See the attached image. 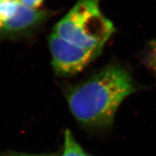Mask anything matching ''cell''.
Returning <instances> with one entry per match:
<instances>
[{
	"instance_id": "52a82bcc",
	"label": "cell",
	"mask_w": 156,
	"mask_h": 156,
	"mask_svg": "<svg viewBox=\"0 0 156 156\" xmlns=\"http://www.w3.org/2000/svg\"><path fill=\"white\" fill-rule=\"evenodd\" d=\"M23 6L32 9H40L44 0H18Z\"/></svg>"
},
{
	"instance_id": "277c9868",
	"label": "cell",
	"mask_w": 156,
	"mask_h": 156,
	"mask_svg": "<svg viewBox=\"0 0 156 156\" xmlns=\"http://www.w3.org/2000/svg\"><path fill=\"white\" fill-rule=\"evenodd\" d=\"M53 69L58 76H74L83 70L101 51L75 44L52 31L48 37Z\"/></svg>"
},
{
	"instance_id": "ba28073f",
	"label": "cell",
	"mask_w": 156,
	"mask_h": 156,
	"mask_svg": "<svg viewBox=\"0 0 156 156\" xmlns=\"http://www.w3.org/2000/svg\"><path fill=\"white\" fill-rule=\"evenodd\" d=\"M21 156H48V155H21Z\"/></svg>"
},
{
	"instance_id": "5b68a950",
	"label": "cell",
	"mask_w": 156,
	"mask_h": 156,
	"mask_svg": "<svg viewBox=\"0 0 156 156\" xmlns=\"http://www.w3.org/2000/svg\"><path fill=\"white\" fill-rule=\"evenodd\" d=\"M64 149L61 156H89L81 148L69 129L65 133Z\"/></svg>"
},
{
	"instance_id": "6da1fadb",
	"label": "cell",
	"mask_w": 156,
	"mask_h": 156,
	"mask_svg": "<svg viewBox=\"0 0 156 156\" xmlns=\"http://www.w3.org/2000/svg\"><path fill=\"white\" fill-rule=\"evenodd\" d=\"M135 90L129 73L119 65L105 66L67 93L72 115L82 124L106 127L113 122L116 111Z\"/></svg>"
},
{
	"instance_id": "7a4b0ae2",
	"label": "cell",
	"mask_w": 156,
	"mask_h": 156,
	"mask_svg": "<svg viewBox=\"0 0 156 156\" xmlns=\"http://www.w3.org/2000/svg\"><path fill=\"white\" fill-rule=\"evenodd\" d=\"M100 1L77 0L53 31L76 45L102 51L115 27L102 13Z\"/></svg>"
},
{
	"instance_id": "8992f818",
	"label": "cell",
	"mask_w": 156,
	"mask_h": 156,
	"mask_svg": "<svg viewBox=\"0 0 156 156\" xmlns=\"http://www.w3.org/2000/svg\"><path fill=\"white\" fill-rule=\"evenodd\" d=\"M145 62L156 76V39L152 40L148 44Z\"/></svg>"
},
{
	"instance_id": "3957f363",
	"label": "cell",
	"mask_w": 156,
	"mask_h": 156,
	"mask_svg": "<svg viewBox=\"0 0 156 156\" xmlns=\"http://www.w3.org/2000/svg\"><path fill=\"white\" fill-rule=\"evenodd\" d=\"M52 15L50 10L29 9L18 0H0V44L31 37Z\"/></svg>"
}]
</instances>
